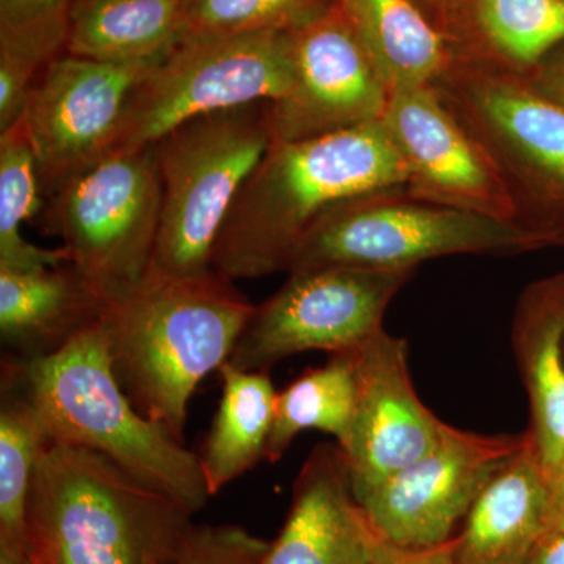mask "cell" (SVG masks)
<instances>
[{"instance_id":"31","label":"cell","mask_w":564,"mask_h":564,"mask_svg":"<svg viewBox=\"0 0 564 564\" xmlns=\"http://www.w3.org/2000/svg\"><path fill=\"white\" fill-rule=\"evenodd\" d=\"M73 0H0V29L68 22Z\"/></svg>"},{"instance_id":"3","label":"cell","mask_w":564,"mask_h":564,"mask_svg":"<svg viewBox=\"0 0 564 564\" xmlns=\"http://www.w3.org/2000/svg\"><path fill=\"white\" fill-rule=\"evenodd\" d=\"M193 514L87 448L52 443L29 496L32 564H177Z\"/></svg>"},{"instance_id":"26","label":"cell","mask_w":564,"mask_h":564,"mask_svg":"<svg viewBox=\"0 0 564 564\" xmlns=\"http://www.w3.org/2000/svg\"><path fill=\"white\" fill-rule=\"evenodd\" d=\"M39 163L20 122L0 132V269L36 270L68 262L63 248L39 247L22 236L46 206Z\"/></svg>"},{"instance_id":"28","label":"cell","mask_w":564,"mask_h":564,"mask_svg":"<svg viewBox=\"0 0 564 564\" xmlns=\"http://www.w3.org/2000/svg\"><path fill=\"white\" fill-rule=\"evenodd\" d=\"M68 22L0 29V132L20 120L44 70L66 52Z\"/></svg>"},{"instance_id":"16","label":"cell","mask_w":564,"mask_h":564,"mask_svg":"<svg viewBox=\"0 0 564 564\" xmlns=\"http://www.w3.org/2000/svg\"><path fill=\"white\" fill-rule=\"evenodd\" d=\"M377 541L343 448L318 444L296 475L291 510L262 564H370Z\"/></svg>"},{"instance_id":"22","label":"cell","mask_w":564,"mask_h":564,"mask_svg":"<svg viewBox=\"0 0 564 564\" xmlns=\"http://www.w3.org/2000/svg\"><path fill=\"white\" fill-rule=\"evenodd\" d=\"M340 2L391 91L434 85L454 63V44L413 0Z\"/></svg>"},{"instance_id":"25","label":"cell","mask_w":564,"mask_h":564,"mask_svg":"<svg viewBox=\"0 0 564 564\" xmlns=\"http://www.w3.org/2000/svg\"><path fill=\"white\" fill-rule=\"evenodd\" d=\"M356 392L352 350L336 352L325 366L300 375L276 393L267 462H280L293 440L306 430L332 434L337 444L344 445L355 415Z\"/></svg>"},{"instance_id":"17","label":"cell","mask_w":564,"mask_h":564,"mask_svg":"<svg viewBox=\"0 0 564 564\" xmlns=\"http://www.w3.org/2000/svg\"><path fill=\"white\" fill-rule=\"evenodd\" d=\"M556 514L532 436L475 500L459 530L458 564H525Z\"/></svg>"},{"instance_id":"21","label":"cell","mask_w":564,"mask_h":564,"mask_svg":"<svg viewBox=\"0 0 564 564\" xmlns=\"http://www.w3.org/2000/svg\"><path fill=\"white\" fill-rule=\"evenodd\" d=\"M187 0H73L66 52L131 63L161 57L180 43Z\"/></svg>"},{"instance_id":"8","label":"cell","mask_w":564,"mask_h":564,"mask_svg":"<svg viewBox=\"0 0 564 564\" xmlns=\"http://www.w3.org/2000/svg\"><path fill=\"white\" fill-rule=\"evenodd\" d=\"M161 206V177L150 147L115 152L66 182L46 199L40 220L109 304L150 273Z\"/></svg>"},{"instance_id":"35","label":"cell","mask_w":564,"mask_h":564,"mask_svg":"<svg viewBox=\"0 0 564 564\" xmlns=\"http://www.w3.org/2000/svg\"><path fill=\"white\" fill-rule=\"evenodd\" d=\"M549 480H551L556 513L564 514V455L555 469L549 474Z\"/></svg>"},{"instance_id":"18","label":"cell","mask_w":564,"mask_h":564,"mask_svg":"<svg viewBox=\"0 0 564 564\" xmlns=\"http://www.w3.org/2000/svg\"><path fill=\"white\" fill-rule=\"evenodd\" d=\"M106 300L69 262L0 269V337L18 361L46 358L102 317Z\"/></svg>"},{"instance_id":"12","label":"cell","mask_w":564,"mask_h":564,"mask_svg":"<svg viewBox=\"0 0 564 564\" xmlns=\"http://www.w3.org/2000/svg\"><path fill=\"white\" fill-rule=\"evenodd\" d=\"M292 80L270 102L273 140H306L383 120L391 88L340 0L289 32Z\"/></svg>"},{"instance_id":"6","label":"cell","mask_w":564,"mask_h":564,"mask_svg":"<svg viewBox=\"0 0 564 564\" xmlns=\"http://www.w3.org/2000/svg\"><path fill=\"white\" fill-rule=\"evenodd\" d=\"M434 88L488 152L518 225L545 248H564L563 104L521 74L459 54Z\"/></svg>"},{"instance_id":"14","label":"cell","mask_w":564,"mask_h":564,"mask_svg":"<svg viewBox=\"0 0 564 564\" xmlns=\"http://www.w3.org/2000/svg\"><path fill=\"white\" fill-rule=\"evenodd\" d=\"M381 122L406 166L410 195L518 225L491 158L434 85L391 91Z\"/></svg>"},{"instance_id":"9","label":"cell","mask_w":564,"mask_h":564,"mask_svg":"<svg viewBox=\"0 0 564 564\" xmlns=\"http://www.w3.org/2000/svg\"><path fill=\"white\" fill-rule=\"evenodd\" d=\"M291 80L289 32L180 41L137 85L111 154L150 148L204 115L278 101Z\"/></svg>"},{"instance_id":"4","label":"cell","mask_w":564,"mask_h":564,"mask_svg":"<svg viewBox=\"0 0 564 564\" xmlns=\"http://www.w3.org/2000/svg\"><path fill=\"white\" fill-rule=\"evenodd\" d=\"M11 361L54 443L104 456L192 514L209 502L199 455L141 414L122 391L111 369L102 317L54 355Z\"/></svg>"},{"instance_id":"10","label":"cell","mask_w":564,"mask_h":564,"mask_svg":"<svg viewBox=\"0 0 564 564\" xmlns=\"http://www.w3.org/2000/svg\"><path fill=\"white\" fill-rule=\"evenodd\" d=\"M415 270L321 267L296 270L280 291L254 306L229 364L270 372L306 351H351L384 328L386 311Z\"/></svg>"},{"instance_id":"7","label":"cell","mask_w":564,"mask_h":564,"mask_svg":"<svg viewBox=\"0 0 564 564\" xmlns=\"http://www.w3.org/2000/svg\"><path fill=\"white\" fill-rule=\"evenodd\" d=\"M540 250H545L544 243L516 223L392 188L355 196L325 212L304 236L289 272L321 267L395 272L415 270L445 256H514Z\"/></svg>"},{"instance_id":"34","label":"cell","mask_w":564,"mask_h":564,"mask_svg":"<svg viewBox=\"0 0 564 564\" xmlns=\"http://www.w3.org/2000/svg\"><path fill=\"white\" fill-rule=\"evenodd\" d=\"M413 2L451 40L459 0H413Z\"/></svg>"},{"instance_id":"36","label":"cell","mask_w":564,"mask_h":564,"mask_svg":"<svg viewBox=\"0 0 564 564\" xmlns=\"http://www.w3.org/2000/svg\"><path fill=\"white\" fill-rule=\"evenodd\" d=\"M0 564H32L28 552H11L0 549Z\"/></svg>"},{"instance_id":"1","label":"cell","mask_w":564,"mask_h":564,"mask_svg":"<svg viewBox=\"0 0 564 564\" xmlns=\"http://www.w3.org/2000/svg\"><path fill=\"white\" fill-rule=\"evenodd\" d=\"M406 184V166L381 121L315 139L273 140L226 218L212 270L232 282L289 272L325 212Z\"/></svg>"},{"instance_id":"15","label":"cell","mask_w":564,"mask_h":564,"mask_svg":"<svg viewBox=\"0 0 564 564\" xmlns=\"http://www.w3.org/2000/svg\"><path fill=\"white\" fill-rule=\"evenodd\" d=\"M356 408L343 448L356 499L440 444L451 425L415 392L408 344L381 329L352 350Z\"/></svg>"},{"instance_id":"24","label":"cell","mask_w":564,"mask_h":564,"mask_svg":"<svg viewBox=\"0 0 564 564\" xmlns=\"http://www.w3.org/2000/svg\"><path fill=\"white\" fill-rule=\"evenodd\" d=\"M54 443L17 366H2L0 391V549L28 552L29 496L36 467Z\"/></svg>"},{"instance_id":"5","label":"cell","mask_w":564,"mask_h":564,"mask_svg":"<svg viewBox=\"0 0 564 564\" xmlns=\"http://www.w3.org/2000/svg\"><path fill=\"white\" fill-rule=\"evenodd\" d=\"M270 102L204 115L152 144L161 177V226L150 273L212 272L215 245L245 182L273 141Z\"/></svg>"},{"instance_id":"13","label":"cell","mask_w":564,"mask_h":564,"mask_svg":"<svg viewBox=\"0 0 564 564\" xmlns=\"http://www.w3.org/2000/svg\"><path fill=\"white\" fill-rule=\"evenodd\" d=\"M527 441L529 432L488 436L451 426L432 451L356 500L386 541L411 547L445 543Z\"/></svg>"},{"instance_id":"23","label":"cell","mask_w":564,"mask_h":564,"mask_svg":"<svg viewBox=\"0 0 564 564\" xmlns=\"http://www.w3.org/2000/svg\"><path fill=\"white\" fill-rule=\"evenodd\" d=\"M218 373L221 399L199 454L212 497L265 459L278 393L270 372H248L225 362Z\"/></svg>"},{"instance_id":"30","label":"cell","mask_w":564,"mask_h":564,"mask_svg":"<svg viewBox=\"0 0 564 564\" xmlns=\"http://www.w3.org/2000/svg\"><path fill=\"white\" fill-rule=\"evenodd\" d=\"M458 534L445 543L411 547L378 536L370 564H458Z\"/></svg>"},{"instance_id":"29","label":"cell","mask_w":564,"mask_h":564,"mask_svg":"<svg viewBox=\"0 0 564 564\" xmlns=\"http://www.w3.org/2000/svg\"><path fill=\"white\" fill-rule=\"evenodd\" d=\"M269 544L240 525L193 524L177 564H262Z\"/></svg>"},{"instance_id":"33","label":"cell","mask_w":564,"mask_h":564,"mask_svg":"<svg viewBox=\"0 0 564 564\" xmlns=\"http://www.w3.org/2000/svg\"><path fill=\"white\" fill-rule=\"evenodd\" d=\"M525 564H564V514H555Z\"/></svg>"},{"instance_id":"20","label":"cell","mask_w":564,"mask_h":564,"mask_svg":"<svg viewBox=\"0 0 564 564\" xmlns=\"http://www.w3.org/2000/svg\"><path fill=\"white\" fill-rule=\"evenodd\" d=\"M456 54L530 76L564 44V0H459Z\"/></svg>"},{"instance_id":"2","label":"cell","mask_w":564,"mask_h":564,"mask_svg":"<svg viewBox=\"0 0 564 564\" xmlns=\"http://www.w3.org/2000/svg\"><path fill=\"white\" fill-rule=\"evenodd\" d=\"M254 306L214 270L188 278L148 273L107 304L111 369L133 406L184 443L193 393L229 361Z\"/></svg>"},{"instance_id":"19","label":"cell","mask_w":564,"mask_h":564,"mask_svg":"<svg viewBox=\"0 0 564 564\" xmlns=\"http://www.w3.org/2000/svg\"><path fill=\"white\" fill-rule=\"evenodd\" d=\"M511 339L529 395V433L551 474L564 455V272L527 285Z\"/></svg>"},{"instance_id":"32","label":"cell","mask_w":564,"mask_h":564,"mask_svg":"<svg viewBox=\"0 0 564 564\" xmlns=\"http://www.w3.org/2000/svg\"><path fill=\"white\" fill-rule=\"evenodd\" d=\"M525 77L536 90L564 106V44Z\"/></svg>"},{"instance_id":"27","label":"cell","mask_w":564,"mask_h":564,"mask_svg":"<svg viewBox=\"0 0 564 564\" xmlns=\"http://www.w3.org/2000/svg\"><path fill=\"white\" fill-rule=\"evenodd\" d=\"M329 0H187L180 41L291 32Z\"/></svg>"},{"instance_id":"11","label":"cell","mask_w":564,"mask_h":564,"mask_svg":"<svg viewBox=\"0 0 564 564\" xmlns=\"http://www.w3.org/2000/svg\"><path fill=\"white\" fill-rule=\"evenodd\" d=\"M166 54L110 63L65 52L47 66L18 120L46 199L111 154L133 90Z\"/></svg>"}]
</instances>
